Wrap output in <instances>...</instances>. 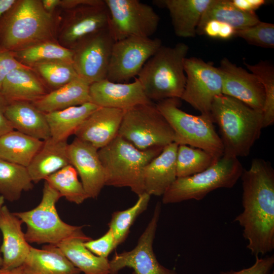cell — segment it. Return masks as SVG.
I'll return each mask as SVG.
<instances>
[{
    "mask_svg": "<svg viewBox=\"0 0 274 274\" xmlns=\"http://www.w3.org/2000/svg\"><path fill=\"white\" fill-rule=\"evenodd\" d=\"M241 178L243 211L234 221L251 253L263 255L274 249V170L269 161L255 158Z\"/></svg>",
    "mask_w": 274,
    "mask_h": 274,
    "instance_id": "1",
    "label": "cell"
},
{
    "mask_svg": "<svg viewBox=\"0 0 274 274\" xmlns=\"http://www.w3.org/2000/svg\"><path fill=\"white\" fill-rule=\"evenodd\" d=\"M210 114L219 128L223 155L237 158L248 156L263 128L262 113L221 94L214 98Z\"/></svg>",
    "mask_w": 274,
    "mask_h": 274,
    "instance_id": "2",
    "label": "cell"
},
{
    "mask_svg": "<svg viewBox=\"0 0 274 274\" xmlns=\"http://www.w3.org/2000/svg\"><path fill=\"white\" fill-rule=\"evenodd\" d=\"M52 30V17L41 1L16 0L0 18V50L14 52L50 41Z\"/></svg>",
    "mask_w": 274,
    "mask_h": 274,
    "instance_id": "3",
    "label": "cell"
},
{
    "mask_svg": "<svg viewBox=\"0 0 274 274\" xmlns=\"http://www.w3.org/2000/svg\"><path fill=\"white\" fill-rule=\"evenodd\" d=\"M188 50L183 42L173 47L162 45L145 63L137 78L150 100L181 99L186 83L184 63Z\"/></svg>",
    "mask_w": 274,
    "mask_h": 274,
    "instance_id": "4",
    "label": "cell"
},
{
    "mask_svg": "<svg viewBox=\"0 0 274 274\" xmlns=\"http://www.w3.org/2000/svg\"><path fill=\"white\" fill-rule=\"evenodd\" d=\"M164 147L141 150L117 135L98 150L105 171V186L129 187L138 196L145 192L144 171Z\"/></svg>",
    "mask_w": 274,
    "mask_h": 274,
    "instance_id": "5",
    "label": "cell"
},
{
    "mask_svg": "<svg viewBox=\"0 0 274 274\" xmlns=\"http://www.w3.org/2000/svg\"><path fill=\"white\" fill-rule=\"evenodd\" d=\"M60 197L45 181L39 205L29 211L14 213L26 225L25 236L28 243L56 246L72 237L91 239L83 233L82 226L71 225L61 219L56 208Z\"/></svg>",
    "mask_w": 274,
    "mask_h": 274,
    "instance_id": "6",
    "label": "cell"
},
{
    "mask_svg": "<svg viewBox=\"0 0 274 274\" xmlns=\"http://www.w3.org/2000/svg\"><path fill=\"white\" fill-rule=\"evenodd\" d=\"M180 99L167 98L156 106L175 134V142L204 150L217 159L223 155V147L210 115H194L180 109Z\"/></svg>",
    "mask_w": 274,
    "mask_h": 274,
    "instance_id": "7",
    "label": "cell"
},
{
    "mask_svg": "<svg viewBox=\"0 0 274 274\" xmlns=\"http://www.w3.org/2000/svg\"><path fill=\"white\" fill-rule=\"evenodd\" d=\"M244 168L237 158L223 155L214 164L199 173L177 178L162 195L164 204L202 199L218 188H231L241 178Z\"/></svg>",
    "mask_w": 274,
    "mask_h": 274,
    "instance_id": "8",
    "label": "cell"
},
{
    "mask_svg": "<svg viewBox=\"0 0 274 274\" xmlns=\"http://www.w3.org/2000/svg\"><path fill=\"white\" fill-rule=\"evenodd\" d=\"M118 135L141 150L175 142L173 130L153 102L124 111Z\"/></svg>",
    "mask_w": 274,
    "mask_h": 274,
    "instance_id": "9",
    "label": "cell"
},
{
    "mask_svg": "<svg viewBox=\"0 0 274 274\" xmlns=\"http://www.w3.org/2000/svg\"><path fill=\"white\" fill-rule=\"evenodd\" d=\"M109 14V29L115 41L128 37L150 38L160 17L150 6L139 0H105Z\"/></svg>",
    "mask_w": 274,
    "mask_h": 274,
    "instance_id": "10",
    "label": "cell"
},
{
    "mask_svg": "<svg viewBox=\"0 0 274 274\" xmlns=\"http://www.w3.org/2000/svg\"><path fill=\"white\" fill-rule=\"evenodd\" d=\"M186 83L181 99L201 114L210 115L214 98L222 93L223 75L219 67L195 57L184 63Z\"/></svg>",
    "mask_w": 274,
    "mask_h": 274,
    "instance_id": "11",
    "label": "cell"
},
{
    "mask_svg": "<svg viewBox=\"0 0 274 274\" xmlns=\"http://www.w3.org/2000/svg\"><path fill=\"white\" fill-rule=\"evenodd\" d=\"M161 46L158 38L131 37L115 41L106 79L116 83L128 82L138 75Z\"/></svg>",
    "mask_w": 274,
    "mask_h": 274,
    "instance_id": "12",
    "label": "cell"
},
{
    "mask_svg": "<svg viewBox=\"0 0 274 274\" xmlns=\"http://www.w3.org/2000/svg\"><path fill=\"white\" fill-rule=\"evenodd\" d=\"M114 42L108 27L76 46L73 49V64L78 76L90 85L106 79Z\"/></svg>",
    "mask_w": 274,
    "mask_h": 274,
    "instance_id": "13",
    "label": "cell"
},
{
    "mask_svg": "<svg viewBox=\"0 0 274 274\" xmlns=\"http://www.w3.org/2000/svg\"><path fill=\"white\" fill-rule=\"evenodd\" d=\"M160 212L161 206L158 202L136 246L130 251L116 254L109 260V274H117L125 267L132 268L134 271L133 274H178L175 270L162 265L157 260L153 249Z\"/></svg>",
    "mask_w": 274,
    "mask_h": 274,
    "instance_id": "14",
    "label": "cell"
},
{
    "mask_svg": "<svg viewBox=\"0 0 274 274\" xmlns=\"http://www.w3.org/2000/svg\"><path fill=\"white\" fill-rule=\"evenodd\" d=\"M219 67L223 75L222 93L262 113L265 92L258 78L226 58L221 60Z\"/></svg>",
    "mask_w": 274,
    "mask_h": 274,
    "instance_id": "15",
    "label": "cell"
},
{
    "mask_svg": "<svg viewBox=\"0 0 274 274\" xmlns=\"http://www.w3.org/2000/svg\"><path fill=\"white\" fill-rule=\"evenodd\" d=\"M67 156L70 164L80 177L88 198H97L105 186V171L98 149L76 138L68 144Z\"/></svg>",
    "mask_w": 274,
    "mask_h": 274,
    "instance_id": "16",
    "label": "cell"
},
{
    "mask_svg": "<svg viewBox=\"0 0 274 274\" xmlns=\"http://www.w3.org/2000/svg\"><path fill=\"white\" fill-rule=\"evenodd\" d=\"M90 101L99 107L125 111L136 106L152 102L135 78L131 83H116L107 79L90 85Z\"/></svg>",
    "mask_w": 274,
    "mask_h": 274,
    "instance_id": "17",
    "label": "cell"
},
{
    "mask_svg": "<svg viewBox=\"0 0 274 274\" xmlns=\"http://www.w3.org/2000/svg\"><path fill=\"white\" fill-rule=\"evenodd\" d=\"M109 21V11L104 1L96 5L80 6L71 10L61 39L73 49L86 37L108 28Z\"/></svg>",
    "mask_w": 274,
    "mask_h": 274,
    "instance_id": "18",
    "label": "cell"
},
{
    "mask_svg": "<svg viewBox=\"0 0 274 274\" xmlns=\"http://www.w3.org/2000/svg\"><path fill=\"white\" fill-rule=\"evenodd\" d=\"M124 113L122 110L99 107L83 121L74 134L98 150L101 149L118 135Z\"/></svg>",
    "mask_w": 274,
    "mask_h": 274,
    "instance_id": "19",
    "label": "cell"
},
{
    "mask_svg": "<svg viewBox=\"0 0 274 274\" xmlns=\"http://www.w3.org/2000/svg\"><path fill=\"white\" fill-rule=\"evenodd\" d=\"M22 221L3 205L0 212V230L3 241L0 248L3 254L2 268L12 269L19 267L28 255L31 246L21 229Z\"/></svg>",
    "mask_w": 274,
    "mask_h": 274,
    "instance_id": "20",
    "label": "cell"
},
{
    "mask_svg": "<svg viewBox=\"0 0 274 274\" xmlns=\"http://www.w3.org/2000/svg\"><path fill=\"white\" fill-rule=\"evenodd\" d=\"M178 145L173 142L165 146L145 167V192L150 196H162L177 178L176 156Z\"/></svg>",
    "mask_w": 274,
    "mask_h": 274,
    "instance_id": "21",
    "label": "cell"
},
{
    "mask_svg": "<svg viewBox=\"0 0 274 274\" xmlns=\"http://www.w3.org/2000/svg\"><path fill=\"white\" fill-rule=\"evenodd\" d=\"M22 274H80L56 245H47L42 249L31 247L22 264L16 268Z\"/></svg>",
    "mask_w": 274,
    "mask_h": 274,
    "instance_id": "22",
    "label": "cell"
},
{
    "mask_svg": "<svg viewBox=\"0 0 274 274\" xmlns=\"http://www.w3.org/2000/svg\"><path fill=\"white\" fill-rule=\"evenodd\" d=\"M213 0H161L154 2L166 8L174 32L182 38L194 37L201 17Z\"/></svg>",
    "mask_w": 274,
    "mask_h": 274,
    "instance_id": "23",
    "label": "cell"
},
{
    "mask_svg": "<svg viewBox=\"0 0 274 274\" xmlns=\"http://www.w3.org/2000/svg\"><path fill=\"white\" fill-rule=\"evenodd\" d=\"M5 113L14 130L42 141L51 137L45 113L37 109L32 102H8Z\"/></svg>",
    "mask_w": 274,
    "mask_h": 274,
    "instance_id": "24",
    "label": "cell"
},
{
    "mask_svg": "<svg viewBox=\"0 0 274 274\" xmlns=\"http://www.w3.org/2000/svg\"><path fill=\"white\" fill-rule=\"evenodd\" d=\"M67 141L56 140L50 137L44 141L27 167L34 183L70 164L67 156Z\"/></svg>",
    "mask_w": 274,
    "mask_h": 274,
    "instance_id": "25",
    "label": "cell"
},
{
    "mask_svg": "<svg viewBox=\"0 0 274 274\" xmlns=\"http://www.w3.org/2000/svg\"><path fill=\"white\" fill-rule=\"evenodd\" d=\"M90 84L77 77L32 102L39 111L48 113L90 101Z\"/></svg>",
    "mask_w": 274,
    "mask_h": 274,
    "instance_id": "26",
    "label": "cell"
},
{
    "mask_svg": "<svg viewBox=\"0 0 274 274\" xmlns=\"http://www.w3.org/2000/svg\"><path fill=\"white\" fill-rule=\"evenodd\" d=\"M47 93L41 82L29 67H20L11 71L5 79L1 94L8 102H32Z\"/></svg>",
    "mask_w": 274,
    "mask_h": 274,
    "instance_id": "27",
    "label": "cell"
},
{
    "mask_svg": "<svg viewBox=\"0 0 274 274\" xmlns=\"http://www.w3.org/2000/svg\"><path fill=\"white\" fill-rule=\"evenodd\" d=\"M211 20L226 23L235 30L250 27L261 21L255 12L243 11L229 0L212 1L201 17L196 34L200 35L204 25Z\"/></svg>",
    "mask_w": 274,
    "mask_h": 274,
    "instance_id": "28",
    "label": "cell"
},
{
    "mask_svg": "<svg viewBox=\"0 0 274 274\" xmlns=\"http://www.w3.org/2000/svg\"><path fill=\"white\" fill-rule=\"evenodd\" d=\"M99 107L91 102L45 113L51 137L67 141L83 121Z\"/></svg>",
    "mask_w": 274,
    "mask_h": 274,
    "instance_id": "29",
    "label": "cell"
},
{
    "mask_svg": "<svg viewBox=\"0 0 274 274\" xmlns=\"http://www.w3.org/2000/svg\"><path fill=\"white\" fill-rule=\"evenodd\" d=\"M43 141L13 130L0 137V158L27 167Z\"/></svg>",
    "mask_w": 274,
    "mask_h": 274,
    "instance_id": "30",
    "label": "cell"
},
{
    "mask_svg": "<svg viewBox=\"0 0 274 274\" xmlns=\"http://www.w3.org/2000/svg\"><path fill=\"white\" fill-rule=\"evenodd\" d=\"M88 241L72 237L56 246L67 259L84 274H109V260L95 255L87 249L84 243Z\"/></svg>",
    "mask_w": 274,
    "mask_h": 274,
    "instance_id": "31",
    "label": "cell"
},
{
    "mask_svg": "<svg viewBox=\"0 0 274 274\" xmlns=\"http://www.w3.org/2000/svg\"><path fill=\"white\" fill-rule=\"evenodd\" d=\"M33 183L26 167L0 158V195L9 201L19 199L23 191L31 190Z\"/></svg>",
    "mask_w": 274,
    "mask_h": 274,
    "instance_id": "32",
    "label": "cell"
},
{
    "mask_svg": "<svg viewBox=\"0 0 274 274\" xmlns=\"http://www.w3.org/2000/svg\"><path fill=\"white\" fill-rule=\"evenodd\" d=\"M12 53L22 64L33 65L52 61L73 63L74 56L73 49L63 47L50 40L40 42Z\"/></svg>",
    "mask_w": 274,
    "mask_h": 274,
    "instance_id": "33",
    "label": "cell"
},
{
    "mask_svg": "<svg viewBox=\"0 0 274 274\" xmlns=\"http://www.w3.org/2000/svg\"><path fill=\"white\" fill-rule=\"evenodd\" d=\"M78 173L73 166L68 164L45 179L52 188L68 201L79 204L89 198Z\"/></svg>",
    "mask_w": 274,
    "mask_h": 274,
    "instance_id": "34",
    "label": "cell"
},
{
    "mask_svg": "<svg viewBox=\"0 0 274 274\" xmlns=\"http://www.w3.org/2000/svg\"><path fill=\"white\" fill-rule=\"evenodd\" d=\"M219 159L204 150L179 145L176 156L177 177H186L199 173L212 165Z\"/></svg>",
    "mask_w": 274,
    "mask_h": 274,
    "instance_id": "35",
    "label": "cell"
},
{
    "mask_svg": "<svg viewBox=\"0 0 274 274\" xmlns=\"http://www.w3.org/2000/svg\"><path fill=\"white\" fill-rule=\"evenodd\" d=\"M150 196L145 192L138 196V200L131 207L113 213L108 226L113 233L117 246L125 241L135 219L147 209Z\"/></svg>",
    "mask_w": 274,
    "mask_h": 274,
    "instance_id": "36",
    "label": "cell"
},
{
    "mask_svg": "<svg viewBox=\"0 0 274 274\" xmlns=\"http://www.w3.org/2000/svg\"><path fill=\"white\" fill-rule=\"evenodd\" d=\"M247 68L254 74L262 83L265 92V100L262 111L263 127L274 123V67L268 61H261L251 65L245 62Z\"/></svg>",
    "mask_w": 274,
    "mask_h": 274,
    "instance_id": "37",
    "label": "cell"
},
{
    "mask_svg": "<svg viewBox=\"0 0 274 274\" xmlns=\"http://www.w3.org/2000/svg\"><path fill=\"white\" fill-rule=\"evenodd\" d=\"M35 66L46 81L56 89L79 77L72 62L52 61L40 63Z\"/></svg>",
    "mask_w": 274,
    "mask_h": 274,
    "instance_id": "38",
    "label": "cell"
},
{
    "mask_svg": "<svg viewBox=\"0 0 274 274\" xmlns=\"http://www.w3.org/2000/svg\"><path fill=\"white\" fill-rule=\"evenodd\" d=\"M234 37L245 40L248 43L263 48L274 47V25L259 22L250 27L235 30Z\"/></svg>",
    "mask_w": 274,
    "mask_h": 274,
    "instance_id": "39",
    "label": "cell"
},
{
    "mask_svg": "<svg viewBox=\"0 0 274 274\" xmlns=\"http://www.w3.org/2000/svg\"><path fill=\"white\" fill-rule=\"evenodd\" d=\"M85 247L95 255L108 258V255L118 246L112 231L108 230L100 238L84 243Z\"/></svg>",
    "mask_w": 274,
    "mask_h": 274,
    "instance_id": "40",
    "label": "cell"
},
{
    "mask_svg": "<svg viewBox=\"0 0 274 274\" xmlns=\"http://www.w3.org/2000/svg\"><path fill=\"white\" fill-rule=\"evenodd\" d=\"M254 263L249 267L240 270L222 271L219 274H270L274 265L273 255L265 257H255Z\"/></svg>",
    "mask_w": 274,
    "mask_h": 274,
    "instance_id": "41",
    "label": "cell"
},
{
    "mask_svg": "<svg viewBox=\"0 0 274 274\" xmlns=\"http://www.w3.org/2000/svg\"><path fill=\"white\" fill-rule=\"evenodd\" d=\"M20 67H28L19 62L11 52H0V93L3 83L7 75L12 70Z\"/></svg>",
    "mask_w": 274,
    "mask_h": 274,
    "instance_id": "42",
    "label": "cell"
},
{
    "mask_svg": "<svg viewBox=\"0 0 274 274\" xmlns=\"http://www.w3.org/2000/svg\"><path fill=\"white\" fill-rule=\"evenodd\" d=\"M232 4L238 9L249 12H255V11L263 5L264 0H232Z\"/></svg>",
    "mask_w": 274,
    "mask_h": 274,
    "instance_id": "43",
    "label": "cell"
},
{
    "mask_svg": "<svg viewBox=\"0 0 274 274\" xmlns=\"http://www.w3.org/2000/svg\"><path fill=\"white\" fill-rule=\"evenodd\" d=\"M8 102L0 93V137L14 130L5 113Z\"/></svg>",
    "mask_w": 274,
    "mask_h": 274,
    "instance_id": "44",
    "label": "cell"
},
{
    "mask_svg": "<svg viewBox=\"0 0 274 274\" xmlns=\"http://www.w3.org/2000/svg\"><path fill=\"white\" fill-rule=\"evenodd\" d=\"M221 23L216 20L208 21L204 25L201 35H206L211 38H218Z\"/></svg>",
    "mask_w": 274,
    "mask_h": 274,
    "instance_id": "45",
    "label": "cell"
},
{
    "mask_svg": "<svg viewBox=\"0 0 274 274\" xmlns=\"http://www.w3.org/2000/svg\"><path fill=\"white\" fill-rule=\"evenodd\" d=\"M100 0H61L60 6L72 10L80 6L84 5H96L100 3Z\"/></svg>",
    "mask_w": 274,
    "mask_h": 274,
    "instance_id": "46",
    "label": "cell"
},
{
    "mask_svg": "<svg viewBox=\"0 0 274 274\" xmlns=\"http://www.w3.org/2000/svg\"><path fill=\"white\" fill-rule=\"evenodd\" d=\"M235 29L231 26L224 23H221L218 38L227 40L234 37Z\"/></svg>",
    "mask_w": 274,
    "mask_h": 274,
    "instance_id": "47",
    "label": "cell"
},
{
    "mask_svg": "<svg viewBox=\"0 0 274 274\" xmlns=\"http://www.w3.org/2000/svg\"><path fill=\"white\" fill-rule=\"evenodd\" d=\"M61 0H42L41 3L45 10L51 13L54 9L60 5Z\"/></svg>",
    "mask_w": 274,
    "mask_h": 274,
    "instance_id": "48",
    "label": "cell"
},
{
    "mask_svg": "<svg viewBox=\"0 0 274 274\" xmlns=\"http://www.w3.org/2000/svg\"><path fill=\"white\" fill-rule=\"evenodd\" d=\"M16 0H0V18L15 3ZM2 52L0 50V52Z\"/></svg>",
    "mask_w": 274,
    "mask_h": 274,
    "instance_id": "49",
    "label": "cell"
},
{
    "mask_svg": "<svg viewBox=\"0 0 274 274\" xmlns=\"http://www.w3.org/2000/svg\"><path fill=\"white\" fill-rule=\"evenodd\" d=\"M0 274H22L17 268L12 269H6L0 268Z\"/></svg>",
    "mask_w": 274,
    "mask_h": 274,
    "instance_id": "50",
    "label": "cell"
},
{
    "mask_svg": "<svg viewBox=\"0 0 274 274\" xmlns=\"http://www.w3.org/2000/svg\"><path fill=\"white\" fill-rule=\"evenodd\" d=\"M4 201H5V198H4L3 196L0 195V212H1V210L4 205ZM2 263H3V259L0 255V268L2 267Z\"/></svg>",
    "mask_w": 274,
    "mask_h": 274,
    "instance_id": "51",
    "label": "cell"
},
{
    "mask_svg": "<svg viewBox=\"0 0 274 274\" xmlns=\"http://www.w3.org/2000/svg\"><path fill=\"white\" fill-rule=\"evenodd\" d=\"M270 274H274V272L273 271L271 272Z\"/></svg>",
    "mask_w": 274,
    "mask_h": 274,
    "instance_id": "52",
    "label": "cell"
}]
</instances>
